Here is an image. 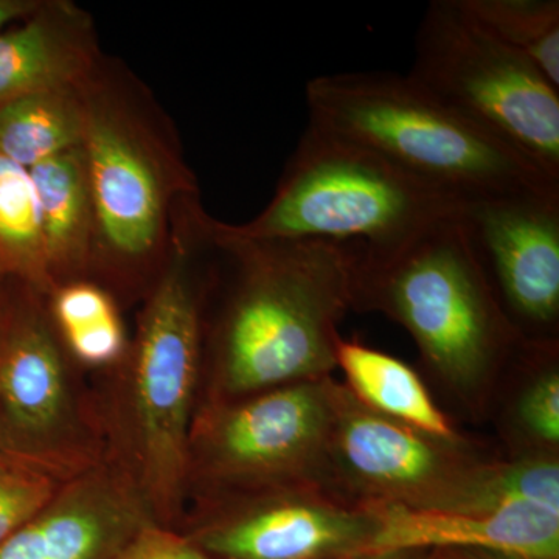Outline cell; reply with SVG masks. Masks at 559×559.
Instances as JSON below:
<instances>
[{"label": "cell", "mask_w": 559, "mask_h": 559, "mask_svg": "<svg viewBox=\"0 0 559 559\" xmlns=\"http://www.w3.org/2000/svg\"><path fill=\"white\" fill-rule=\"evenodd\" d=\"M237 283L216 330L213 400L318 381L336 369L355 300L356 245L249 240L216 227Z\"/></svg>", "instance_id": "6da1fadb"}, {"label": "cell", "mask_w": 559, "mask_h": 559, "mask_svg": "<svg viewBox=\"0 0 559 559\" xmlns=\"http://www.w3.org/2000/svg\"><path fill=\"white\" fill-rule=\"evenodd\" d=\"M310 123L463 198L559 193V182L423 87L393 72H341L307 86Z\"/></svg>", "instance_id": "7a4b0ae2"}, {"label": "cell", "mask_w": 559, "mask_h": 559, "mask_svg": "<svg viewBox=\"0 0 559 559\" xmlns=\"http://www.w3.org/2000/svg\"><path fill=\"white\" fill-rule=\"evenodd\" d=\"M459 215L384 252L356 246L353 308L403 325L429 369L468 399L524 340L500 310Z\"/></svg>", "instance_id": "3957f363"}, {"label": "cell", "mask_w": 559, "mask_h": 559, "mask_svg": "<svg viewBox=\"0 0 559 559\" xmlns=\"http://www.w3.org/2000/svg\"><path fill=\"white\" fill-rule=\"evenodd\" d=\"M465 201L308 123L270 205L230 229L249 240L325 241L384 252L457 216Z\"/></svg>", "instance_id": "277c9868"}, {"label": "cell", "mask_w": 559, "mask_h": 559, "mask_svg": "<svg viewBox=\"0 0 559 559\" xmlns=\"http://www.w3.org/2000/svg\"><path fill=\"white\" fill-rule=\"evenodd\" d=\"M200 358V311L180 250L140 320L128 378V455L120 457L160 525L178 516L189 489Z\"/></svg>", "instance_id": "5b68a950"}, {"label": "cell", "mask_w": 559, "mask_h": 559, "mask_svg": "<svg viewBox=\"0 0 559 559\" xmlns=\"http://www.w3.org/2000/svg\"><path fill=\"white\" fill-rule=\"evenodd\" d=\"M331 385L329 377L210 401L191 423L189 487L193 481L221 500L288 488L336 495Z\"/></svg>", "instance_id": "8992f818"}, {"label": "cell", "mask_w": 559, "mask_h": 559, "mask_svg": "<svg viewBox=\"0 0 559 559\" xmlns=\"http://www.w3.org/2000/svg\"><path fill=\"white\" fill-rule=\"evenodd\" d=\"M559 182V87L477 27L457 0H433L407 73Z\"/></svg>", "instance_id": "52a82bcc"}, {"label": "cell", "mask_w": 559, "mask_h": 559, "mask_svg": "<svg viewBox=\"0 0 559 559\" xmlns=\"http://www.w3.org/2000/svg\"><path fill=\"white\" fill-rule=\"evenodd\" d=\"M0 414L3 459L60 484L109 457L97 418L73 390L60 345L38 314L11 326L0 347Z\"/></svg>", "instance_id": "ba28073f"}, {"label": "cell", "mask_w": 559, "mask_h": 559, "mask_svg": "<svg viewBox=\"0 0 559 559\" xmlns=\"http://www.w3.org/2000/svg\"><path fill=\"white\" fill-rule=\"evenodd\" d=\"M333 491L356 506L432 509L479 462L462 440L436 439L377 414L333 381Z\"/></svg>", "instance_id": "9c48e42d"}, {"label": "cell", "mask_w": 559, "mask_h": 559, "mask_svg": "<svg viewBox=\"0 0 559 559\" xmlns=\"http://www.w3.org/2000/svg\"><path fill=\"white\" fill-rule=\"evenodd\" d=\"M459 219L516 333L551 341L559 319V193L471 198Z\"/></svg>", "instance_id": "30bf717a"}, {"label": "cell", "mask_w": 559, "mask_h": 559, "mask_svg": "<svg viewBox=\"0 0 559 559\" xmlns=\"http://www.w3.org/2000/svg\"><path fill=\"white\" fill-rule=\"evenodd\" d=\"M189 536L218 559H349L370 554L378 520L320 488H288L223 500Z\"/></svg>", "instance_id": "8fae6325"}, {"label": "cell", "mask_w": 559, "mask_h": 559, "mask_svg": "<svg viewBox=\"0 0 559 559\" xmlns=\"http://www.w3.org/2000/svg\"><path fill=\"white\" fill-rule=\"evenodd\" d=\"M84 160L95 231L120 259L148 255L165 218L160 165L145 139L112 106L87 98Z\"/></svg>", "instance_id": "7c38bea8"}, {"label": "cell", "mask_w": 559, "mask_h": 559, "mask_svg": "<svg viewBox=\"0 0 559 559\" xmlns=\"http://www.w3.org/2000/svg\"><path fill=\"white\" fill-rule=\"evenodd\" d=\"M153 514L119 455L66 481L0 544V559H114ZM156 522V521H154Z\"/></svg>", "instance_id": "4fadbf2b"}, {"label": "cell", "mask_w": 559, "mask_h": 559, "mask_svg": "<svg viewBox=\"0 0 559 559\" xmlns=\"http://www.w3.org/2000/svg\"><path fill=\"white\" fill-rule=\"evenodd\" d=\"M378 530L371 551L477 549L527 559H559V511L513 503L489 511L369 506Z\"/></svg>", "instance_id": "5bb4252c"}, {"label": "cell", "mask_w": 559, "mask_h": 559, "mask_svg": "<svg viewBox=\"0 0 559 559\" xmlns=\"http://www.w3.org/2000/svg\"><path fill=\"white\" fill-rule=\"evenodd\" d=\"M76 17L43 11L24 24L0 33V105L36 92L81 86L90 69V51L79 35Z\"/></svg>", "instance_id": "9a60e30c"}, {"label": "cell", "mask_w": 559, "mask_h": 559, "mask_svg": "<svg viewBox=\"0 0 559 559\" xmlns=\"http://www.w3.org/2000/svg\"><path fill=\"white\" fill-rule=\"evenodd\" d=\"M336 364L359 403L428 436L459 441V433L440 411L417 371L388 353L356 341H337Z\"/></svg>", "instance_id": "2e32d148"}, {"label": "cell", "mask_w": 559, "mask_h": 559, "mask_svg": "<svg viewBox=\"0 0 559 559\" xmlns=\"http://www.w3.org/2000/svg\"><path fill=\"white\" fill-rule=\"evenodd\" d=\"M53 282L79 271L91 252L94 209L83 146L32 167Z\"/></svg>", "instance_id": "e0dca14e"}, {"label": "cell", "mask_w": 559, "mask_h": 559, "mask_svg": "<svg viewBox=\"0 0 559 559\" xmlns=\"http://www.w3.org/2000/svg\"><path fill=\"white\" fill-rule=\"evenodd\" d=\"M87 97L81 86L36 92L0 105V156L25 170L83 146Z\"/></svg>", "instance_id": "ac0fdd59"}, {"label": "cell", "mask_w": 559, "mask_h": 559, "mask_svg": "<svg viewBox=\"0 0 559 559\" xmlns=\"http://www.w3.org/2000/svg\"><path fill=\"white\" fill-rule=\"evenodd\" d=\"M513 503H535L559 511L558 459L528 455L511 462L479 460L429 510L468 513L502 509Z\"/></svg>", "instance_id": "d6986e66"}, {"label": "cell", "mask_w": 559, "mask_h": 559, "mask_svg": "<svg viewBox=\"0 0 559 559\" xmlns=\"http://www.w3.org/2000/svg\"><path fill=\"white\" fill-rule=\"evenodd\" d=\"M489 36L521 55L559 87L558 0H457Z\"/></svg>", "instance_id": "ffe728a7"}, {"label": "cell", "mask_w": 559, "mask_h": 559, "mask_svg": "<svg viewBox=\"0 0 559 559\" xmlns=\"http://www.w3.org/2000/svg\"><path fill=\"white\" fill-rule=\"evenodd\" d=\"M0 272L40 290L57 289L47 261L43 223L31 173L0 156Z\"/></svg>", "instance_id": "44dd1931"}, {"label": "cell", "mask_w": 559, "mask_h": 559, "mask_svg": "<svg viewBox=\"0 0 559 559\" xmlns=\"http://www.w3.org/2000/svg\"><path fill=\"white\" fill-rule=\"evenodd\" d=\"M55 323L73 358L91 367L114 366L127 353L123 323L112 299L91 283L75 282L53 290Z\"/></svg>", "instance_id": "7402d4cb"}, {"label": "cell", "mask_w": 559, "mask_h": 559, "mask_svg": "<svg viewBox=\"0 0 559 559\" xmlns=\"http://www.w3.org/2000/svg\"><path fill=\"white\" fill-rule=\"evenodd\" d=\"M61 485L39 471L0 457V544L31 521Z\"/></svg>", "instance_id": "603a6c76"}, {"label": "cell", "mask_w": 559, "mask_h": 559, "mask_svg": "<svg viewBox=\"0 0 559 559\" xmlns=\"http://www.w3.org/2000/svg\"><path fill=\"white\" fill-rule=\"evenodd\" d=\"M521 428L540 444L559 443V374L555 367L539 371L524 389L516 406Z\"/></svg>", "instance_id": "cb8c5ba5"}, {"label": "cell", "mask_w": 559, "mask_h": 559, "mask_svg": "<svg viewBox=\"0 0 559 559\" xmlns=\"http://www.w3.org/2000/svg\"><path fill=\"white\" fill-rule=\"evenodd\" d=\"M114 559H218L165 525H143Z\"/></svg>", "instance_id": "d4e9b609"}, {"label": "cell", "mask_w": 559, "mask_h": 559, "mask_svg": "<svg viewBox=\"0 0 559 559\" xmlns=\"http://www.w3.org/2000/svg\"><path fill=\"white\" fill-rule=\"evenodd\" d=\"M38 9L39 3L32 0H0V32L11 22L32 16Z\"/></svg>", "instance_id": "484cf974"}, {"label": "cell", "mask_w": 559, "mask_h": 559, "mask_svg": "<svg viewBox=\"0 0 559 559\" xmlns=\"http://www.w3.org/2000/svg\"><path fill=\"white\" fill-rule=\"evenodd\" d=\"M437 551H439L441 559H527L516 557V555L477 549H448Z\"/></svg>", "instance_id": "4316f807"}, {"label": "cell", "mask_w": 559, "mask_h": 559, "mask_svg": "<svg viewBox=\"0 0 559 559\" xmlns=\"http://www.w3.org/2000/svg\"><path fill=\"white\" fill-rule=\"evenodd\" d=\"M349 559H436V550L371 551Z\"/></svg>", "instance_id": "83f0119b"}, {"label": "cell", "mask_w": 559, "mask_h": 559, "mask_svg": "<svg viewBox=\"0 0 559 559\" xmlns=\"http://www.w3.org/2000/svg\"><path fill=\"white\" fill-rule=\"evenodd\" d=\"M436 559H441L440 555H439V551H437V550H436Z\"/></svg>", "instance_id": "f1b7e54d"}]
</instances>
